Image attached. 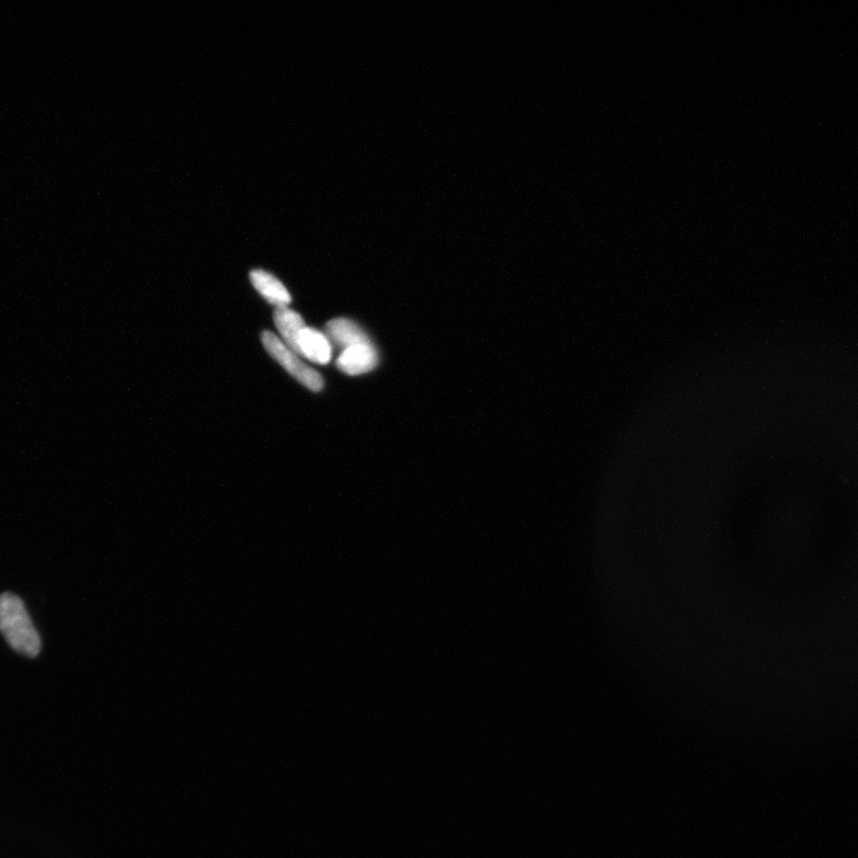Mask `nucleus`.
<instances>
[{
	"mask_svg": "<svg viewBox=\"0 0 858 858\" xmlns=\"http://www.w3.org/2000/svg\"><path fill=\"white\" fill-rule=\"evenodd\" d=\"M0 632L13 650L36 657L41 640L21 598L11 593L0 596Z\"/></svg>",
	"mask_w": 858,
	"mask_h": 858,
	"instance_id": "f257e3e1",
	"label": "nucleus"
},
{
	"mask_svg": "<svg viewBox=\"0 0 858 858\" xmlns=\"http://www.w3.org/2000/svg\"><path fill=\"white\" fill-rule=\"evenodd\" d=\"M262 342L270 356L279 363L299 384L311 391L322 390L323 378L321 375L299 359L298 354L286 346L281 338L272 332H263Z\"/></svg>",
	"mask_w": 858,
	"mask_h": 858,
	"instance_id": "f03ea898",
	"label": "nucleus"
},
{
	"mask_svg": "<svg viewBox=\"0 0 858 858\" xmlns=\"http://www.w3.org/2000/svg\"><path fill=\"white\" fill-rule=\"evenodd\" d=\"M378 353L373 343L361 344L346 348L340 354L338 369L350 376L370 373L378 365Z\"/></svg>",
	"mask_w": 858,
	"mask_h": 858,
	"instance_id": "7ed1b4c3",
	"label": "nucleus"
},
{
	"mask_svg": "<svg viewBox=\"0 0 858 858\" xmlns=\"http://www.w3.org/2000/svg\"><path fill=\"white\" fill-rule=\"evenodd\" d=\"M298 354L312 363L325 365L332 361L333 346L329 336L306 327L298 339Z\"/></svg>",
	"mask_w": 858,
	"mask_h": 858,
	"instance_id": "20e7f679",
	"label": "nucleus"
},
{
	"mask_svg": "<svg viewBox=\"0 0 858 858\" xmlns=\"http://www.w3.org/2000/svg\"><path fill=\"white\" fill-rule=\"evenodd\" d=\"M327 336L331 343L345 351L348 347L369 344L371 340L364 332L362 327L348 319H334L327 323Z\"/></svg>",
	"mask_w": 858,
	"mask_h": 858,
	"instance_id": "39448f33",
	"label": "nucleus"
},
{
	"mask_svg": "<svg viewBox=\"0 0 858 858\" xmlns=\"http://www.w3.org/2000/svg\"><path fill=\"white\" fill-rule=\"evenodd\" d=\"M251 282L256 291L272 306L283 308L288 307L291 302V296L283 283L268 274V272L263 270L252 271Z\"/></svg>",
	"mask_w": 858,
	"mask_h": 858,
	"instance_id": "423d86ee",
	"label": "nucleus"
},
{
	"mask_svg": "<svg viewBox=\"0 0 858 858\" xmlns=\"http://www.w3.org/2000/svg\"><path fill=\"white\" fill-rule=\"evenodd\" d=\"M275 323L282 335V342L298 354V339L307 327L302 317L288 307L277 308Z\"/></svg>",
	"mask_w": 858,
	"mask_h": 858,
	"instance_id": "0eeeda50",
	"label": "nucleus"
}]
</instances>
